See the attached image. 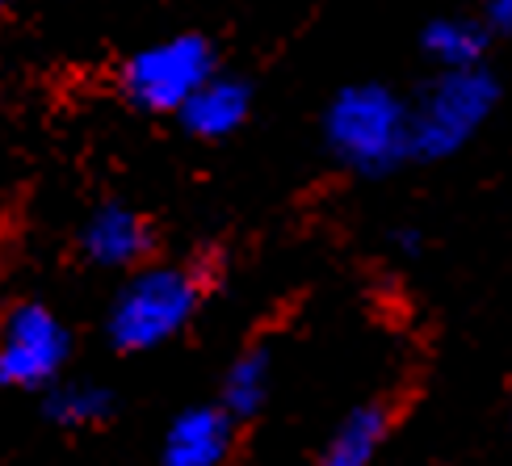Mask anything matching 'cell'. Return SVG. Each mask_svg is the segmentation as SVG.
Listing matches in <instances>:
<instances>
[{"label":"cell","instance_id":"obj_1","mask_svg":"<svg viewBox=\"0 0 512 466\" xmlns=\"http://www.w3.org/2000/svg\"><path fill=\"white\" fill-rule=\"evenodd\" d=\"M328 152L353 173L382 177L412 160V114L387 84H349L324 114Z\"/></svg>","mask_w":512,"mask_h":466},{"label":"cell","instance_id":"obj_2","mask_svg":"<svg viewBox=\"0 0 512 466\" xmlns=\"http://www.w3.org/2000/svg\"><path fill=\"white\" fill-rule=\"evenodd\" d=\"M202 307L198 273L181 265H152L139 269L131 282L118 290L110 307V341L122 353H147L168 345L181 328L194 320Z\"/></svg>","mask_w":512,"mask_h":466},{"label":"cell","instance_id":"obj_3","mask_svg":"<svg viewBox=\"0 0 512 466\" xmlns=\"http://www.w3.org/2000/svg\"><path fill=\"white\" fill-rule=\"evenodd\" d=\"M500 101V80L479 63V68L437 72L424 84L412 114V160H445L471 143L483 122L492 118Z\"/></svg>","mask_w":512,"mask_h":466},{"label":"cell","instance_id":"obj_4","mask_svg":"<svg viewBox=\"0 0 512 466\" xmlns=\"http://www.w3.org/2000/svg\"><path fill=\"white\" fill-rule=\"evenodd\" d=\"M215 76V47L202 34H173L122 63V97L147 114H181V105Z\"/></svg>","mask_w":512,"mask_h":466},{"label":"cell","instance_id":"obj_5","mask_svg":"<svg viewBox=\"0 0 512 466\" xmlns=\"http://www.w3.org/2000/svg\"><path fill=\"white\" fill-rule=\"evenodd\" d=\"M72 336L63 320L42 303H17L0 320V387L42 391L55 387L59 370L68 366Z\"/></svg>","mask_w":512,"mask_h":466},{"label":"cell","instance_id":"obj_6","mask_svg":"<svg viewBox=\"0 0 512 466\" xmlns=\"http://www.w3.org/2000/svg\"><path fill=\"white\" fill-rule=\"evenodd\" d=\"M80 252L101 269H126L139 265L152 252V227L139 210L122 202L97 206L80 227Z\"/></svg>","mask_w":512,"mask_h":466},{"label":"cell","instance_id":"obj_7","mask_svg":"<svg viewBox=\"0 0 512 466\" xmlns=\"http://www.w3.org/2000/svg\"><path fill=\"white\" fill-rule=\"evenodd\" d=\"M236 441V420L219 404L185 408L164 433L160 466H223Z\"/></svg>","mask_w":512,"mask_h":466},{"label":"cell","instance_id":"obj_8","mask_svg":"<svg viewBox=\"0 0 512 466\" xmlns=\"http://www.w3.org/2000/svg\"><path fill=\"white\" fill-rule=\"evenodd\" d=\"M252 114V89L240 76H210L202 89L181 105V126L194 139H227L236 135Z\"/></svg>","mask_w":512,"mask_h":466},{"label":"cell","instance_id":"obj_9","mask_svg":"<svg viewBox=\"0 0 512 466\" xmlns=\"http://www.w3.org/2000/svg\"><path fill=\"white\" fill-rule=\"evenodd\" d=\"M487 38H492V30H487L483 21L437 17V21L424 26L420 47L441 72H458V68H479L483 55H487Z\"/></svg>","mask_w":512,"mask_h":466},{"label":"cell","instance_id":"obj_10","mask_svg":"<svg viewBox=\"0 0 512 466\" xmlns=\"http://www.w3.org/2000/svg\"><path fill=\"white\" fill-rule=\"evenodd\" d=\"M387 429H391V412L382 404L353 408L345 420H340V429L332 433V441L324 446L315 466H370Z\"/></svg>","mask_w":512,"mask_h":466},{"label":"cell","instance_id":"obj_11","mask_svg":"<svg viewBox=\"0 0 512 466\" xmlns=\"http://www.w3.org/2000/svg\"><path fill=\"white\" fill-rule=\"evenodd\" d=\"M269 378H273V366H269V353L265 349H248L231 362L227 378H223V395H219V408L231 416V420H248L265 408L269 399Z\"/></svg>","mask_w":512,"mask_h":466},{"label":"cell","instance_id":"obj_12","mask_svg":"<svg viewBox=\"0 0 512 466\" xmlns=\"http://www.w3.org/2000/svg\"><path fill=\"white\" fill-rule=\"evenodd\" d=\"M114 412V395L97 383H59L47 395V416L59 429H93Z\"/></svg>","mask_w":512,"mask_h":466},{"label":"cell","instance_id":"obj_13","mask_svg":"<svg viewBox=\"0 0 512 466\" xmlns=\"http://www.w3.org/2000/svg\"><path fill=\"white\" fill-rule=\"evenodd\" d=\"M483 26L492 34H512V0H487L483 5Z\"/></svg>","mask_w":512,"mask_h":466},{"label":"cell","instance_id":"obj_14","mask_svg":"<svg viewBox=\"0 0 512 466\" xmlns=\"http://www.w3.org/2000/svg\"><path fill=\"white\" fill-rule=\"evenodd\" d=\"M0 9H5V0H0Z\"/></svg>","mask_w":512,"mask_h":466}]
</instances>
